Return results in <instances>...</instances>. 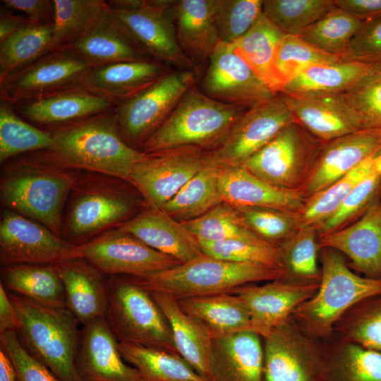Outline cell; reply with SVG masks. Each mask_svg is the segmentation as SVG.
I'll return each mask as SVG.
<instances>
[{"label":"cell","instance_id":"cell-3","mask_svg":"<svg viewBox=\"0 0 381 381\" xmlns=\"http://www.w3.org/2000/svg\"><path fill=\"white\" fill-rule=\"evenodd\" d=\"M320 272L318 291L290 319L308 335L326 341L332 339L336 323L349 310L381 294V279L355 274L341 253L328 248H322Z\"/></svg>","mask_w":381,"mask_h":381},{"label":"cell","instance_id":"cell-51","mask_svg":"<svg viewBox=\"0 0 381 381\" xmlns=\"http://www.w3.org/2000/svg\"><path fill=\"white\" fill-rule=\"evenodd\" d=\"M203 254L220 260L282 269L277 247L267 242L243 239L205 241L198 239Z\"/></svg>","mask_w":381,"mask_h":381},{"label":"cell","instance_id":"cell-8","mask_svg":"<svg viewBox=\"0 0 381 381\" xmlns=\"http://www.w3.org/2000/svg\"><path fill=\"white\" fill-rule=\"evenodd\" d=\"M107 4L125 32L152 59L182 70L193 66L176 37L172 0H111Z\"/></svg>","mask_w":381,"mask_h":381},{"label":"cell","instance_id":"cell-61","mask_svg":"<svg viewBox=\"0 0 381 381\" xmlns=\"http://www.w3.org/2000/svg\"><path fill=\"white\" fill-rule=\"evenodd\" d=\"M0 381H18L16 373L11 359L1 349Z\"/></svg>","mask_w":381,"mask_h":381},{"label":"cell","instance_id":"cell-36","mask_svg":"<svg viewBox=\"0 0 381 381\" xmlns=\"http://www.w3.org/2000/svg\"><path fill=\"white\" fill-rule=\"evenodd\" d=\"M284 34L262 13L253 27L233 45L235 52L259 79L277 94L274 61Z\"/></svg>","mask_w":381,"mask_h":381},{"label":"cell","instance_id":"cell-35","mask_svg":"<svg viewBox=\"0 0 381 381\" xmlns=\"http://www.w3.org/2000/svg\"><path fill=\"white\" fill-rule=\"evenodd\" d=\"M1 270V282L7 291L45 306L66 307L64 286L55 265L22 264Z\"/></svg>","mask_w":381,"mask_h":381},{"label":"cell","instance_id":"cell-56","mask_svg":"<svg viewBox=\"0 0 381 381\" xmlns=\"http://www.w3.org/2000/svg\"><path fill=\"white\" fill-rule=\"evenodd\" d=\"M344 60L371 66L381 64V16L362 21Z\"/></svg>","mask_w":381,"mask_h":381},{"label":"cell","instance_id":"cell-55","mask_svg":"<svg viewBox=\"0 0 381 381\" xmlns=\"http://www.w3.org/2000/svg\"><path fill=\"white\" fill-rule=\"evenodd\" d=\"M0 349L11 359L18 381H61L25 351L18 339L16 332L0 334Z\"/></svg>","mask_w":381,"mask_h":381},{"label":"cell","instance_id":"cell-20","mask_svg":"<svg viewBox=\"0 0 381 381\" xmlns=\"http://www.w3.org/2000/svg\"><path fill=\"white\" fill-rule=\"evenodd\" d=\"M318 242L345 255L365 277L381 279V195L354 223L320 234Z\"/></svg>","mask_w":381,"mask_h":381},{"label":"cell","instance_id":"cell-5","mask_svg":"<svg viewBox=\"0 0 381 381\" xmlns=\"http://www.w3.org/2000/svg\"><path fill=\"white\" fill-rule=\"evenodd\" d=\"M247 109L214 99L194 84L140 147L146 153L188 146L212 149Z\"/></svg>","mask_w":381,"mask_h":381},{"label":"cell","instance_id":"cell-17","mask_svg":"<svg viewBox=\"0 0 381 381\" xmlns=\"http://www.w3.org/2000/svg\"><path fill=\"white\" fill-rule=\"evenodd\" d=\"M208 59L202 91L211 98L248 109L277 95L235 52L233 44L220 41Z\"/></svg>","mask_w":381,"mask_h":381},{"label":"cell","instance_id":"cell-25","mask_svg":"<svg viewBox=\"0 0 381 381\" xmlns=\"http://www.w3.org/2000/svg\"><path fill=\"white\" fill-rule=\"evenodd\" d=\"M132 202L108 186H94L78 193L71 204L68 234L82 241L122 221L131 213Z\"/></svg>","mask_w":381,"mask_h":381},{"label":"cell","instance_id":"cell-10","mask_svg":"<svg viewBox=\"0 0 381 381\" xmlns=\"http://www.w3.org/2000/svg\"><path fill=\"white\" fill-rule=\"evenodd\" d=\"M322 143L294 122L242 165L271 185L301 190Z\"/></svg>","mask_w":381,"mask_h":381},{"label":"cell","instance_id":"cell-11","mask_svg":"<svg viewBox=\"0 0 381 381\" xmlns=\"http://www.w3.org/2000/svg\"><path fill=\"white\" fill-rule=\"evenodd\" d=\"M190 70L169 71L114 113L119 131L131 146L142 145L163 123L186 91L195 84Z\"/></svg>","mask_w":381,"mask_h":381},{"label":"cell","instance_id":"cell-48","mask_svg":"<svg viewBox=\"0 0 381 381\" xmlns=\"http://www.w3.org/2000/svg\"><path fill=\"white\" fill-rule=\"evenodd\" d=\"M334 7V0H263V13L284 34L299 36Z\"/></svg>","mask_w":381,"mask_h":381},{"label":"cell","instance_id":"cell-19","mask_svg":"<svg viewBox=\"0 0 381 381\" xmlns=\"http://www.w3.org/2000/svg\"><path fill=\"white\" fill-rule=\"evenodd\" d=\"M320 282H298L284 278L263 285L246 284L234 289L250 315L254 332L265 337L274 327L290 319L295 309L310 299Z\"/></svg>","mask_w":381,"mask_h":381},{"label":"cell","instance_id":"cell-38","mask_svg":"<svg viewBox=\"0 0 381 381\" xmlns=\"http://www.w3.org/2000/svg\"><path fill=\"white\" fill-rule=\"evenodd\" d=\"M322 381H381V352L332 341L328 343Z\"/></svg>","mask_w":381,"mask_h":381},{"label":"cell","instance_id":"cell-21","mask_svg":"<svg viewBox=\"0 0 381 381\" xmlns=\"http://www.w3.org/2000/svg\"><path fill=\"white\" fill-rule=\"evenodd\" d=\"M119 341L105 318L83 325L75 365L83 381H143L123 361Z\"/></svg>","mask_w":381,"mask_h":381},{"label":"cell","instance_id":"cell-42","mask_svg":"<svg viewBox=\"0 0 381 381\" xmlns=\"http://www.w3.org/2000/svg\"><path fill=\"white\" fill-rule=\"evenodd\" d=\"M314 226H303L277 247L284 271L282 278L298 282H320V247Z\"/></svg>","mask_w":381,"mask_h":381},{"label":"cell","instance_id":"cell-40","mask_svg":"<svg viewBox=\"0 0 381 381\" xmlns=\"http://www.w3.org/2000/svg\"><path fill=\"white\" fill-rule=\"evenodd\" d=\"M53 24L30 23L0 42V83L52 51Z\"/></svg>","mask_w":381,"mask_h":381},{"label":"cell","instance_id":"cell-15","mask_svg":"<svg viewBox=\"0 0 381 381\" xmlns=\"http://www.w3.org/2000/svg\"><path fill=\"white\" fill-rule=\"evenodd\" d=\"M90 68L69 48L52 50L0 83L1 100L16 104L80 87Z\"/></svg>","mask_w":381,"mask_h":381},{"label":"cell","instance_id":"cell-28","mask_svg":"<svg viewBox=\"0 0 381 381\" xmlns=\"http://www.w3.org/2000/svg\"><path fill=\"white\" fill-rule=\"evenodd\" d=\"M13 105L16 111L28 121L56 128L109 111L116 107L83 87Z\"/></svg>","mask_w":381,"mask_h":381},{"label":"cell","instance_id":"cell-13","mask_svg":"<svg viewBox=\"0 0 381 381\" xmlns=\"http://www.w3.org/2000/svg\"><path fill=\"white\" fill-rule=\"evenodd\" d=\"M83 258L80 245L62 239L46 226L10 209L0 222V262L3 267L55 265Z\"/></svg>","mask_w":381,"mask_h":381},{"label":"cell","instance_id":"cell-7","mask_svg":"<svg viewBox=\"0 0 381 381\" xmlns=\"http://www.w3.org/2000/svg\"><path fill=\"white\" fill-rule=\"evenodd\" d=\"M105 320L119 343L179 354L163 312L151 294L130 277L108 279Z\"/></svg>","mask_w":381,"mask_h":381},{"label":"cell","instance_id":"cell-18","mask_svg":"<svg viewBox=\"0 0 381 381\" xmlns=\"http://www.w3.org/2000/svg\"><path fill=\"white\" fill-rule=\"evenodd\" d=\"M381 152V130L362 129L322 143L301 188L308 198Z\"/></svg>","mask_w":381,"mask_h":381},{"label":"cell","instance_id":"cell-60","mask_svg":"<svg viewBox=\"0 0 381 381\" xmlns=\"http://www.w3.org/2000/svg\"><path fill=\"white\" fill-rule=\"evenodd\" d=\"M31 23L25 16L1 6L0 12V42L29 25Z\"/></svg>","mask_w":381,"mask_h":381},{"label":"cell","instance_id":"cell-33","mask_svg":"<svg viewBox=\"0 0 381 381\" xmlns=\"http://www.w3.org/2000/svg\"><path fill=\"white\" fill-rule=\"evenodd\" d=\"M178 303L182 310L202 325L212 339L242 331L255 332L248 308L235 294L185 298L178 300Z\"/></svg>","mask_w":381,"mask_h":381},{"label":"cell","instance_id":"cell-58","mask_svg":"<svg viewBox=\"0 0 381 381\" xmlns=\"http://www.w3.org/2000/svg\"><path fill=\"white\" fill-rule=\"evenodd\" d=\"M334 6L361 21L381 16V0H334Z\"/></svg>","mask_w":381,"mask_h":381},{"label":"cell","instance_id":"cell-2","mask_svg":"<svg viewBox=\"0 0 381 381\" xmlns=\"http://www.w3.org/2000/svg\"><path fill=\"white\" fill-rule=\"evenodd\" d=\"M8 294L19 320L17 337L25 351L61 381H83L75 365L80 323L74 315L66 307L45 306Z\"/></svg>","mask_w":381,"mask_h":381},{"label":"cell","instance_id":"cell-57","mask_svg":"<svg viewBox=\"0 0 381 381\" xmlns=\"http://www.w3.org/2000/svg\"><path fill=\"white\" fill-rule=\"evenodd\" d=\"M1 5L39 25L54 24V2L49 0H2Z\"/></svg>","mask_w":381,"mask_h":381},{"label":"cell","instance_id":"cell-54","mask_svg":"<svg viewBox=\"0 0 381 381\" xmlns=\"http://www.w3.org/2000/svg\"><path fill=\"white\" fill-rule=\"evenodd\" d=\"M381 195V169L365 176L339 208L318 227L319 235L340 229L366 209Z\"/></svg>","mask_w":381,"mask_h":381},{"label":"cell","instance_id":"cell-41","mask_svg":"<svg viewBox=\"0 0 381 381\" xmlns=\"http://www.w3.org/2000/svg\"><path fill=\"white\" fill-rule=\"evenodd\" d=\"M381 169V152L368 159L320 192L306 198L299 212L301 226L317 228L339 208L355 186L365 176Z\"/></svg>","mask_w":381,"mask_h":381},{"label":"cell","instance_id":"cell-27","mask_svg":"<svg viewBox=\"0 0 381 381\" xmlns=\"http://www.w3.org/2000/svg\"><path fill=\"white\" fill-rule=\"evenodd\" d=\"M119 229L181 263L203 254L197 238L182 222L161 209L149 207Z\"/></svg>","mask_w":381,"mask_h":381},{"label":"cell","instance_id":"cell-14","mask_svg":"<svg viewBox=\"0 0 381 381\" xmlns=\"http://www.w3.org/2000/svg\"><path fill=\"white\" fill-rule=\"evenodd\" d=\"M210 162L207 152L188 146L147 153L128 181L149 207L160 209Z\"/></svg>","mask_w":381,"mask_h":381},{"label":"cell","instance_id":"cell-52","mask_svg":"<svg viewBox=\"0 0 381 381\" xmlns=\"http://www.w3.org/2000/svg\"><path fill=\"white\" fill-rule=\"evenodd\" d=\"M341 95L354 112L362 129L381 130V64L371 66Z\"/></svg>","mask_w":381,"mask_h":381},{"label":"cell","instance_id":"cell-37","mask_svg":"<svg viewBox=\"0 0 381 381\" xmlns=\"http://www.w3.org/2000/svg\"><path fill=\"white\" fill-rule=\"evenodd\" d=\"M220 171L210 161L160 209L181 222L203 215L223 202L218 186Z\"/></svg>","mask_w":381,"mask_h":381},{"label":"cell","instance_id":"cell-4","mask_svg":"<svg viewBox=\"0 0 381 381\" xmlns=\"http://www.w3.org/2000/svg\"><path fill=\"white\" fill-rule=\"evenodd\" d=\"M75 182L63 167L37 154L35 160L10 167L1 179L0 194L10 210L38 220L60 236L64 205Z\"/></svg>","mask_w":381,"mask_h":381},{"label":"cell","instance_id":"cell-22","mask_svg":"<svg viewBox=\"0 0 381 381\" xmlns=\"http://www.w3.org/2000/svg\"><path fill=\"white\" fill-rule=\"evenodd\" d=\"M279 94L296 122L323 143L362 130L341 94L308 97Z\"/></svg>","mask_w":381,"mask_h":381},{"label":"cell","instance_id":"cell-50","mask_svg":"<svg viewBox=\"0 0 381 381\" xmlns=\"http://www.w3.org/2000/svg\"><path fill=\"white\" fill-rule=\"evenodd\" d=\"M248 227L263 241L279 247L301 226L299 212L279 209L236 207Z\"/></svg>","mask_w":381,"mask_h":381},{"label":"cell","instance_id":"cell-43","mask_svg":"<svg viewBox=\"0 0 381 381\" xmlns=\"http://www.w3.org/2000/svg\"><path fill=\"white\" fill-rule=\"evenodd\" d=\"M362 21L335 6L300 37L307 43L344 60Z\"/></svg>","mask_w":381,"mask_h":381},{"label":"cell","instance_id":"cell-26","mask_svg":"<svg viewBox=\"0 0 381 381\" xmlns=\"http://www.w3.org/2000/svg\"><path fill=\"white\" fill-rule=\"evenodd\" d=\"M262 339L252 331L213 338L210 381H263Z\"/></svg>","mask_w":381,"mask_h":381},{"label":"cell","instance_id":"cell-45","mask_svg":"<svg viewBox=\"0 0 381 381\" xmlns=\"http://www.w3.org/2000/svg\"><path fill=\"white\" fill-rule=\"evenodd\" d=\"M52 51L68 47L106 9L107 1L54 0Z\"/></svg>","mask_w":381,"mask_h":381},{"label":"cell","instance_id":"cell-34","mask_svg":"<svg viewBox=\"0 0 381 381\" xmlns=\"http://www.w3.org/2000/svg\"><path fill=\"white\" fill-rule=\"evenodd\" d=\"M370 67L351 60L315 64L298 73L279 93L300 97L341 94L353 86Z\"/></svg>","mask_w":381,"mask_h":381},{"label":"cell","instance_id":"cell-23","mask_svg":"<svg viewBox=\"0 0 381 381\" xmlns=\"http://www.w3.org/2000/svg\"><path fill=\"white\" fill-rule=\"evenodd\" d=\"M169 71L167 64L153 59L95 66L87 73L80 87L117 106L150 87Z\"/></svg>","mask_w":381,"mask_h":381},{"label":"cell","instance_id":"cell-24","mask_svg":"<svg viewBox=\"0 0 381 381\" xmlns=\"http://www.w3.org/2000/svg\"><path fill=\"white\" fill-rule=\"evenodd\" d=\"M218 186L223 202L235 207H260L299 212L306 200L301 190L271 185L243 165L221 168Z\"/></svg>","mask_w":381,"mask_h":381},{"label":"cell","instance_id":"cell-46","mask_svg":"<svg viewBox=\"0 0 381 381\" xmlns=\"http://www.w3.org/2000/svg\"><path fill=\"white\" fill-rule=\"evenodd\" d=\"M52 143L50 131H43L22 119L13 105L0 102V161L18 155L47 149Z\"/></svg>","mask_w":381,"mask_h":381},{"label":"cell","instance_id":"cell-47","mask_svg":"<svg viewBox=\"0 0 381 381\" xmlns=\"http://www.w3.org/2000/svg\"><path fill=\"white\" fill-rule=\"evenodd\" d=\"M182 223L197 239L212 241L243 239L266 242L248 227L235 207L225 202L197 219Z\"/></svg>","mask_w":381,"mask_h":381},{"label":"cell","instance_id":"cell-12","mask_svg":"<svg viewBox=\"0 0 381 381\" xmlns=\"http://www.w3.org/2000/svg\"><path fill=\"white\" fill-rule=\"evenodd\" d=\"M296 122L280 94L248 108L222 140L207 152L220 168L242 165L280 131Z\"/></svg>","mask_w":381,"mask_h":381},{"label":"cell","instance_id":"cell-31","mask_svg":"<svg viewBox=\"0 0 381 381\" xmlns=\"http://www.w3.org/2000/svg\"><path fill=\"white\" fill-rule=\"evenodd\" d=\"M216 8L217 0L172 1L171 12L178 42L194 64L209 59L220 42Z\"/></svg>","mask_w":381,"mask_h":381},{"label":"cell","instance_id":"cell-59","mask_svg":"<svg viewBox=\"0 0 381 381\" xmlns=\"http://www.w3.org/2000/svg\"><path fill=\"white\" fill-rule=\"evenodd\" d=\"M18 328L19 320L17 313L8 291L0 282V334L8 332H17Z\"/></svg>","mask_w":381,"mask_h":381},{"label":"cell","instance_id":"cell-1","mask_svg":"<svg viewBox=\"0 0 381 381\" xmlns=\"http://www.w3.org/2000/svg\"><path fill=\"white\" fill-rule=\"evenodd\" d=\"M50 132L52 144L37 155L63 168L82 169L128 181L134 166L147 155L124 140L114 109Z\"/></svg>","mask_w":381,"mask_h":381},{"label":"cell","instance_id":"cell-32","mask_svg":"<svg viewBox=\"0 0 381 381\" xmlns=\"http://www.w3.org/2000/svg\"><path fill=\"white\" fill-rule=\"evenodd\" d=\"M149 292V291H148ZM166 317L176 348L201 376L210 381L212 337L198 321L184 313L178 300L159 293L149 292Z\"/></svg>","mask_w":381,"mask_h":381},{"label":"cell","instance_id":"cell-44","mask_svg":"<svg viewBox=\"0 0 381 381\" xmlns=\"http://www.w3.org/2000/svg\"><path fill=\"white\" fill-rule=\"evenodd\" d=\"M334 336L337 340L381 352V294L349 310L336 323Z\"/></svg>","mask_w":381,"mask_h":381},{"label":"cell","instance_id":"cell-16","mask_svg":"<svg viewBox=\"0 0 381 381\" xmlns=\"http://www.w3.org/2000/svg\"><path fill=\"white\" fill-rule=\"evenodd\" d=\"M80 246L83 258L111 276L143 278L181 263L121 229L108 231Z\"/></svg>","mask_w":381,"mask_h":381},{"label":"cell","instance_id":"cell-39","mask_svg":"<svg viewBox=\"0 0 381 381\" xmlns=\"http://www.w3.org/2000/svg\"><path fill=\"white\" fill-rule=\"evenodd\" d=\"M119 349L122 358L138 370L143 381H209L179 354L119 342Z\"/></svg>","mask_w":381,"mask_h":381},{"label":"cell","instance_id":"cell-6","mask_svg":"<svg viewBox=\"0 0 381 381\" xmlns=\"http://www.w3.org/2000/svg\"><path fill=\"white\" fill-rule=\"evenodd\" d=\"M284 276L280 268L229 262L202 254L188 262L134 282L149 292L176 300L220 293H232L241 286L270 282Z\"/></svg>","mask_w":381,"mask_h":381},{"label":"cell","instance_id":"cell-53","mask_svg":"<svg viewBox=\"0 0 381 381\" xmlns=\"http://www.w3.org/2000/svg\"><path fill=\"white\" fill-rule=\"evenodd\" d=\"M262 0H217L216 23L221 42L234 44L262 14Z\"/></svg>","mask_w":381,"mask_h":381},{"label":"cell","instance_id":"cell-30","mask_svg":"<svg viewBox=\"0 0 381 381\" xmlns=\"http://www.w3.org/2000/svg\"><path fill=\"white\" fill-rule=\"evenodd\" d=\"M67 48L91 67L152 59L134 43L108 6L95 23Z\"/></svg>","mask_w":381,"mask_h":381},{"label":"cell","instance_id":"cell-29","mask_svg":"<svg viewBox=\"0 0 381 381\" xmlns=\"http://www.w3.org/2000/svg\"><path fill=\"white\" fill-rule=\"evenodd\" d=\"M61 277L66 308L81 325L105 318L108 280L96 267L84 258L55 265Z\"/></svg>","mask_w":381,"mask_h":381},{"label":"cell","instance_id":"cell-9","mask_svg":"<svg viewBox=\"0 0 381 381\" xmlns=\"http://www.w3.org/2000/svg\"><path fill=\"white\" fill-rule=\"evenodd\" d=\"M262 339L263 381H322L328 342L308 335L291 319Z\"/></svg>","mask_w":381,"mask_h":381},{"label":"cell","instance_id":"cell-49","mask_svg":"<svg viewBox=\"0 0 381 381\" xmlns=\"http://www.w3.org/2000/svg\"><path fill=\"white\" fill-rule=\"evenodd\" d=\"M341 60L317 49L298 36L284 35L279 42L274 61L277 94L303 69L315 64L335 63Z\"/></svg>","mask_w":381,"mask_h":381}]
</instances>
